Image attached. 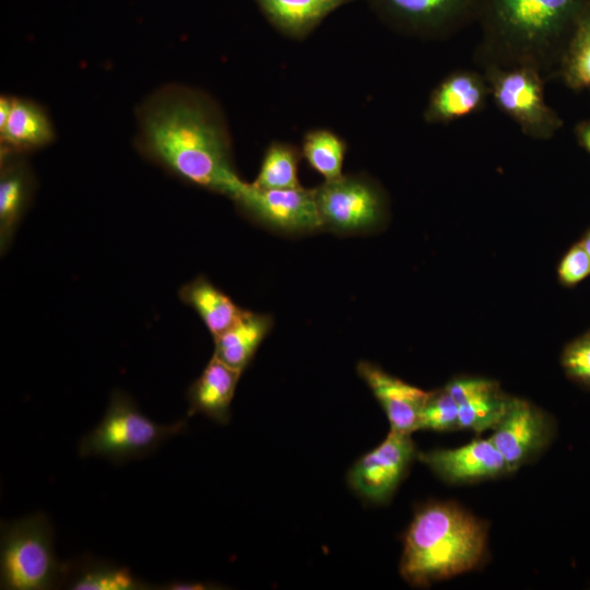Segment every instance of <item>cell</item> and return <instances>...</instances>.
<instances>
[{
  "mask_svg": "<svg viewBox=\"0 0 590 590\" xmlns=\"http://www.w3.org/2000/svg\"><path fill=\"white\" fill-rule=\"evenodd\" d=\"M557 275L565 286H575L590 275V257L580 241L573 245L562 258Z\"/></svg>",
  "mask_w": 590,
  "mask_h": 590,
  "instance_id": "cell-28",
  "label": "cell"
},
{
  "mask_svg": "<svg viewBox=\"0 0 590 590\" xmlns=\"http://www.w3.org/2000/svg\"><path fill=\"white\" fill-rule=\"evenodd\" d=\"M241 374L213 355L187 391L188 415L202 414L220 425H226L231 420V405Z\"/></svg>",
  "mask_w": 590,
  "mask_h": 590,
  "instance_id": "cell-17",
  "label": "cell"
},
{
  "mask_svg": "<svg viewBox=\"0 0 590 590\" xmlns=\"http://www.w3.org/2000/svg\"><path fill=\"white\" fill-rule=\"evenodd\" d=\"M54 138L51 120L39 104L26 98H0V140L4 152L37 150Z\"/></svg>",
  "mask_w": 590,
  "mask_h": 590,
  "instance_id": "cell-15",
  "label": "cell"
},
{
  "mask_svg": "<svg viewBox=\"0 0 590 590\" xmlns=\"http://www.w3.org/2000/svg\"><path fill=\"white\" fill-rule=\"evenodd\" d=\"M233 201L253 222L276 233L302 235L322 229L314 188L262 189L245 181Z\"/></svg>",
  "mask_w": 590,
  "mask_h": 590,
  "instance_id": "cell-8",
  "label": "cell"
},
{
  "mask_svg": "<svg viewBox=\"0 0 590 590\" xmlns=\"http://www.w3.org/2000/svg\"><path fill=\"white\" fill-rule=\"evenodd\" d=\"M489 97L521 132L535 140H548L563 127L559 115L546 104L545 76L531 66H482Z\"/></svg>",
  "mask_w": 590,
  "mask_h": 590,
  "instance_id": "cell-6",
  "label": "cell"
},
{
  "mask_svg": "<svg viewBox=\"0 0 590 590\" xmlns=\"http://www.w3.org/2000/svg\"><path fill=\"white\" fill-rule=\"evenodd\" d=\"M300 152L307 164L324 180H333L343 175L347 144L332 130H308L303 137Z\"/></svg>",
  "mask_w": 590,
  "mask_h": 590,
  "instance_id": "cell-24",
  "label": "cell"
},
{
  "mask_svg": "<svg viewBox=\"0 0 590 590\" xmlns=\"http://www.w3.org/2000/svg\"><path fill=\"white\" fill-rule=\"evenodd\" d=\"M351 0H258L271 23L284 35L302 39L327 15Z\"/></svg>",
  "mask_w": 590,
  "mask_h": 590,
  "instance_id": "cell-20",
  "label": "cell"
},
{
  "mask_svg": "<svg viewBox=\"0 0 590 590\" xmlns=\"http://www.w3.org/2000/svg\"><path fill=\"white\" fill-rule=\"evenodd\" d=\"M186 420L158 424L128 393L115 390L106 411L79 444V456L99 457L115 464L144 458L186 429Z\"/></svg>",
  "mask_w": 590,
  "mask_h": 590,
  "instance_id": "cell-5",
  "label": "cell"
},
{
  "mask_svg": "<svg viewBox=\"0 0 590 590\" xmlns=\"http://www.w3.org/2000/svg\"><path fill=\"white\" fill-rule=\"evenodd\" d=\"M575 135L578 140V143L590 155V119L582 120L576 126Z\"/></svg>",
  "mask_w": 590,
  "mask_h": 590,
  "instance_id": "cell-29",
  "label": "cell"
},
{
  "mask_svg": "<svg viewBox=\"0 0 590 590\" xmlns=\"http://www.w3.org/2000/svg\"><path fill=\"white\" fill-rule=\"evenodd\" d=\"M489 97L483 72L461 69L446 75L430 92L423 118L427 123H449L481 111Z\"/></svg>",
  "mask_w": 590,
  "mask_h": 590,
  "instance_id": "cell-13",
  "label": "cell"
},
{
  "mask_svg": "<svg viewBox=\"0 0 590 590\" xmlns=\"http://www.w3.org/2000/svg\"><path fill=\"white\" fill-rule=\"evenodd\" d=\"M555 76L574 91H590V4L573 32Z\"/></svg>",
  "mask_w": 590,
  "mask_h": 590,
  "instance_id": "cell-23",
  "label": "cell"
},
{
  "mask_svg": "<svg viewBox=\"0 0 590 590\" xmlns=\"http://www.w3.org/2000/svg\"><path fill=\"white\" fill-rule=\"evenodd\" d=\"M486 526L449 502L417 509L403 539L400 574L414 587H427L473 569L483 558Z\"/></svg>",
  "mask_w": 590,
  "mask_h": 590,
  "instance_id": "cell-3",
  "label": "cell"
},
{
  "mask_svg": "<svg viewBox=\"0 0 590 590\" xmlns=\"http://www.w3.org/2000/svg\"><path fill=\"white\" fill-rule=\"evenodd\" d=\"M273 326L270 315L245 310L226 331L214 338V356L243 373Z\"/></svg>",
  "mask_w": 590,
  "mask_h": 590,
  "instance_id": "cell-18",
  "label": "cell"
},
{
  "mask_svg": "<svg viewBox=\"0 0 590 590\" xmlns=\"http://www.w3.org/2000/svg\"><path fill=\"white\" fill-rule=\"evenodd\" d=\"M460 428L459 408L445 389L429 391L420 416L418 429L448 432Z\"/></svg>",
  "mask_w": 590,
  "mask_h": 590,
  "instance_id": "cell-26",
  "label": "cell"
},
{
  "mask_svg": "<svg viewBox=\"0 0 590 590\" xmlns=\"http://www.w3.org/2000/svg\"><path fill=\"white\" fill-rule=\"evenodd\" d=\"M303 158L300 149L281 141L271 142L263 154L253 186L262 189H287L300 187L298 165Z\"/></svg>",
  "mask_w": 590,
  "mask_h": 590,
  "instance_id": "cell-25",
  "label": "cell"
},
{
  "mask_svg": "<svg viewBox=\"0 0 590 590\" xmlns=\"http://www.w3.org/2000/svg\"><path fill=\"white\" fill-rule=\"evenodd\" d=\"M32 191V177L25 163L5 154L0 176V234L2 247L9 243Z\"/></svg>",
  "mask_w": 590,
  "mask_h": 590,
  "instance_id": "cell-22",
  "label": "cell"
},
{
  "mask_svg": "<svg viewBox=\"0 0 590 590\" xmlns=\"http://www.w3.org/2000/svg\"><path fill=\"white\" fill-rule=\"evenodd\" d=\"M489 437L507 463L509 473L530 462L551 441L550 417L532 403L510 398L507 410Z\"/></svg>",
  "mask_w": 590,
  "mask_h": 590,
  "instance_id": "cell-10",
  "label": "cell"
},
{
  "mask_svg": "<svg viewBox=\"0 0 590 590\" xmlns=\"http://www.w3.org/2000/svg\"><path fill=\"white\" fill-rule=\"evenodd\" d=\"M137 144L181 180L234 200L245 181L233 161L232 138L220 105L205 92L170 84L137 113Z\"/></svg>",
  "mask_w": 590,
  "mask_h": 590,
  "instance_id": "cell-1",
  "label": "cell"
},
{
  "mask_svg": "<svg viewBox=\"0 0 590 590\" xmlns=\"http://www.w3.org/2000/svg\"><path fill=\"white\" fill-rule=\"evenodd\" d=\"M418 460L449 483H472L509 473L506 461L492 440L474 439L453 449L417 453Z\"/></svg>",
  "mask_w": 590,
  "mask_h": 590,
  "instance_id": "cell-12",
  "label": "cell"
},
{
  "mask_svg": "<svg viewBox=\"0 0 590 590\" xmlns=\"http://www.w3.org/2000/svg\"><path fill=\"white\" fill-rule=\"evenodd\" d=\"M163 588L169 589V590H197V589H205L206 585L200 583V582H190V581H187V582L174 581V582H169Z\"/></svg>",
  "mask_w": 590,
  "mask_h": 590,
  "instance_id": "cell-30",
  "label": "cell"
},
{
  "mask_svg": "<svg viewBox=\"0 0 590 590\" xmlns=\"http://www.w3.org/2000/svg\"><path fill=\"white\" fill-rule=\"evenodd\" d=\"M479 0H375L401 31L424 38L445 37L476 16Z\"/></svg>",
  "mask_w": 590,
  "mask_h": 590,
  "instance_id": "cell-11",
  "label": "cell"
},
{
  "mask_svg": "<svg viewBox=\"0 0 590 590\" xmlns=\"http://www.w3.org/2000/svg\"><path fill=\"white\" fill-rule=\"evenodd\" d=\"M322 229L361 234L375 229L387 214V199L379 185L364 174L324 180L314 188Z\"/></svg>",
  "mask_w": 590,
  "mask_h": 590,
  "instance_id": "cell-7",
  "label": "cell"
},
{
  "mask_svg": "<svg viewBox=\"0 0 590 590\" xmlns=\"http://www.w3.org/2000/svg\"><path fill=\"white\" fill-rule=\"evenodd\" d=\"M560 364L567 377L590 389V329L565 346Z\"/></svg>",
  "mask_w": 590,
  "mask_h": 590,
  "instance_id": "cell-27",
  "label": "cell"
},
{
  "mask_svg": "<svg viewBox=\"0 0 590 590\" xmlns=\"http://www.w3.org/2000/svg\"><path fill=\"white\" fill-rule=\"evenodd\" d=\"M416 455L411 435L390 429L382 442L353 464L347 483L365 502L385 504L397 491Z\"/></svg>",
  "mask_w": 590,
  "mask_h": 590,
  "instance_id": "cell-9",
  "label": "cell"
},
{
  "mask_svg": "<svg viewBox=\"0 0 590 590\" xmlns=\"http://www.w3.org/2000/svg\"><path fill=\"white\" fill-rule=\"evenodd\" d=\"M179 297L200 316L213 339L231 328L245 311L203 276L185 284Z\"/></svg>",
  "mask_w": 590,
  "mask_h": 590,
  "instance_id": "cell-19",
  "label": "cell"
},
{
  "mask_svg": "<svg viewBox=\"0 0 590 590\" xmlns=\"http://www.w3.org/2000/svg\"><path fill=\"white\" fill-rule=\"evenodd\" d=\"M356 370L384 409L390 429L409 435L418 430L429 391L412 386L370 362H359Z\"/></svg>",
  "mask_w": 590,
  "mask_h": 590,
  "instance_id": "cell-14",
  "label": "cell"
},
{
  "mask_svg": "<svg viewBox=\"0 0 590 590\" xmlns=\"http://www.w3.org/2000/svg\"><path fill=\"white\" fill-rule=\"evenodd\" d=\"M590 0H479L482 66H531L545 79L559 60Z\"/></svg>",
  "mask_w": 590,
  "mask_h": 590,
  "instance_id": "cell-2",
  "label": "cell"
},
{
  "mask_svg": "<svg viewBox=\"0 0 590 590\" xmlns=\"http://www.w3.org/2000/svg\"><path fill=\"white\" fill-rule=\"evenodd\" d=\"M445 389L458 404L460 428L475 433L494 429L510 399L496 381L485 378L458 377L449 381Z\"/></svg>",
  "mask_w": 590,
  "mask_h": 590,
  "instance_id": "cell-16",
  "label": "cell"
},
{
  "mask_svg": "<svg viewBox=\"0 0 590 590\" xmlns=\"http://www.w3.org/2000/svg\"><path fill=\"white\" fill-rule=\"evenodd\" d=\"M68 562L54 550V529L42 512L1 522L0 586L5 590H47L63 586Z\"/></svg>",
  "mask_w": 590,
  "mask_h": 590,
  "instance_id": "cell-4",
  "label": "cell"
},
{
  "mask_svg": "<svg viewBox=\"0 0 590 590\" xmlns=\"http://www.w3.org/2000/svg\"><path fill=\"white\" fill-rule=\"evenodd\" d=\"M63 586L72 590H140L149 588L129 568L93 558L68 562Z\"/></svg>",
  "mask_w": 590,
  "mask_h": 590,
  "instance_id": "cell-21",
  "label": "cell"
},
{
  "mask_svg": "<svg viewBox=\"0 0 590 590\" xmlns=\"http://www.w3.org/2000/svg\"><path fill=\"white\" fill-rule=\"evenodd\" d=\"M580 243H581V245L583 246V248L586 249L587 253L590 257V228L586 232V234L581 238Z\"/></svg>",
  "mask_w": 590,
  "mask_h": 590,
  "instance_id": "cell-31",
  "label": "cell"
}]
</instances>
